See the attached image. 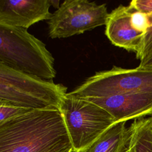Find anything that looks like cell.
<instances>
[{
    "label": "cell",
    "instance_id": "7c38bea8",
    "mask_svg": "<svg viewBox=\"0 0 152 152\" xmlns=\"http://www.w3.org/2000/svg\"><path fill=\"white\" fill-rule=\"evenodd\" d=\"M131 23L134 29L145 34L148 28L152 26V14H145L133 9Z\"/></svg>",
    "mask_w": 152,
    "mask_h": 152
},
{
    "label": "cell",
    "instance_id": "6da1fadb",
    "mask_svg": "<svg viewBox=\"0 0 152 152\" xmlns=\"http://www.w3.org/2000/svg\"><path fill=\"white\" fill-rule=\"evenodd\" d=\"M72 147L55 109L31 110L0 125V152H55Z\"/></svg>",
    "mask_w": 152,
    "mask_h": 152
},
{
    "label": "cell",
    "instance_id": "e0dca14e",
    "mask_svg": "<svg viewBox=\"0 0 152 152\" xmlns=\"http://www.w3.org/2000/svg\"><path fill=\"white\" fill-rule=\"evenodd\" d=\"M55 152H72V147H68V148H64V149H62V150H58V151H56Z\"/></svg>",
    "mask_w": 152,
    "mask_h": 152
},
{
    "label": "cell",
    "instance_id": "8fae6325",
    "mask_svg": "<svg viewBox=\"0 0 152 152\" xmlns=\"http://www.w3.org/2000/svg\"><path fill=\"white\" fill-rule=\"evenodd\" d=\"M128 129L129 152H152V115L135 119Z\"/></svg>",
    "mask_w": 152,
    "mask_h": 152
},
{
    "label": "cell",
    "instance_id": "7a4b0ae2",
    "mask_svg": "<svg viewBox=\"0 0 152 152\" xmlns=\"http://www.w3.org/2000/svg\"><path fill=\"white\" fill-rule=\"evenodd\" d=\"M0 63L47 80L56 74L45 44L21 27L0 24Z\"/></svg>",
    "mask_w": 152,
    "mask_h": 152
},
{
    "label": "cell",
    "instance_id": "9c48e42d",
    "mask_svg": "<svg viewBox=\"0 0 152 152\" xmlns=\"http://www.w3.org/2000/svg\"><path fill=\"white\" fill-rule=\"evenodd\" d=\"M133 9L128 5H120L109 14L105 34L115 46L137 54L141 47L144 34L133 28L131 16Z\"/></svg>",
    "mask_w": 152,
    "mask_h": 152
},
{
    "label": "cell",
    "instance_id": "8992f818",
    "mask_svg": "<svg viewBox=\"0 0 152 152\" xmlns=\"http://www.w3.org/2000/svg\"><path fill=\"white\" fill-rule=\"evenodd\" d=\"M109 13L105 4L88 0H66L48 20L52 39L67 38L106 25Z\"/></svg>",
    "mask_w": 152,
    "mask_h": 152
},
{
    "label": "cell",
    "instance_id": "3957f363",
    "mask_svg": "<svg viewBox=\"0 0 152 152\" xmlns=\"http://www.w3.org/2000/svg\"><path fill=\"white\" fill-rule=\"evenodd\" d=\"M67 87L0 63V103L28 110L59 109Z\"/></svg>",
    "mask_w": 152,
    "mask_h": 152
},
{
    "label": "cell",
    "instance_id": "30bf717a",
    "mask_svg": "<svg viewBox=\"0 0 152 152\" xmlns=\"http://www.w3.org/2000/svg\"><path fill=\"white\" fill-rule=\"evenodd\" d=\"M129 140L126 122L115 123L83 152H124Z\"/></svg>",
    "mask_w": 152,
    "mask_h": 152
},
{
    "label": "cell",
    "instance_id": "4fadbf2b",
    "mask_svg": "<svg viewBox=\"0 0 152 152\" xmlns=\"http://www.w3.org/2000/svg\"><path fill=\"white\" fill-rule=\"evenodd\" d=\"M30 110L9 103H0V125L21 115Z\"/></svg>",
    "mask_w": 152,
    "mask_h": 152
},
{
    "label": "cell",
    "instance_id": "2e32d148",
    "mask_svg": "<svg viewBox=\"0 0 152 152\" xmlns=\"http://www.w3.org/2000/svg\"><path fill=\"white\" fill-rule=\"evenodd\" d=\"M137 68L142 69L152 70V55L140 61V64L138 65Z\"/></svg>",
    "mask_w": 152,
    "mask_h": 152
},
{
    "label": "cell",
    "instance_id": "5b68a950",
    "mask_svg": "<svg viewBox=\"0 0 152 152\" xmlns=\"http://www.w3.org/2000/svg\"><path fill=\"white\" fill-rule=\"evenodd\" d=\"M137 92H152V70L113 66L110 69L97 72L68 93L86 97Z\"/></svg>",
    "mask_w": 152,
    "mask_h": 152
},
{
    "label": "cell",
    "instance_id": "277c9868",
    "mask_svg": "<svg viewBox=\"0 0 152 152\" xmlns=\"http://www.w3.org/2000/svg\"><path fill=\"white\" fill-rule=\"evenodd\" d=\"M59 110L69 135L72 152H83L116 123L105 109L84 97L68 93Z\"/></svg>",
    "mask_w": 152,
    "mask_h": 152
},
{
    "label": "cell",
    "instance_id": "ba28073f",
    "mask_svg": "<svg viewBox=\"0 0 152 152\" xmlns=\"http://www.w3.org/2000/svg\"><path fill=\"white\" fill-rule=\"evenodd\" d=\"M51 5L49 0H0V24L27 29L50 18Z\"/></svg>",
    "mask_w": 152,
    "mask_h": 152
},
{
    "label": "cell",
    "instance_id": "52a82bcc",
    "mask_svg": "<svg viewBox=\"0 0 152 152\" xmlns=\"http://www.w3.org/2000/svg\"><path fill=\"white\" fill-rule=\"evenodd\" d=\"M108 112L116 122L152 115V92L124 93L103 97H86Z\"/></svg>",
    "mask_w": 152,
    "mask_h": 152
},
{
    "label": "cell",
    "instance_id": "ac0fdd59",
    "mask_svg": "<svg viewBox=\"0 0 152 152\" xmlns=\"http://www.w3.org/2000/svg\"><path fill=\"white\" fill-rule=\"evenodd\" d=\"M124 152H129V151H128V148H126V150H125V151H124Z\"/></svg>",
    "mask_w": 152,
    "mask_h": 152
},
{
    "label": "cell",
    "instance_id": "9a60e30c",
    "mask_svg": "<svg viewBox=\"0 0 152 152\" xmlns=\"http://www.w3.org/2000/svg\"><path fill=\"white\" fill-rule=\"evenodd\" d=\"M129 5L136 11L152 14V0H133Z\"/></svg>",
    "mask_w": 152,
    "mask_h": 152
},
{
    "label": "cell",
    "instance_id": "5bb4252c",
    "mask_svg": "<svg viewBox=\"0 0 152 152\" xmlns=\"http://www.w3.org/2000/svg\"><path fill=\"white\" fill-rule=\"evenodd\" d=\"M152 55V26L149 27L144 34L141 49L136 54V57L140 61Z\"/></svg>",
    "mask_w": 152,
    "mask_h": 152
}]
</instances>
